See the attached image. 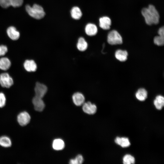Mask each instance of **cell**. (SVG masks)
<instances>
[{"instance_id": "1", "label": "cell", "mask_w": 164, "mask_h": 164, "mask_svg": "<svg viewBox=\"0 0 164 164\" xmlns=\"http://www.w3.org/2000/svg\"><path fill=\"white\" fill-rule=\"evenodd\" d=\"M145 22L148 25L157 24L159 21V15L155 7L149 5L148 8H145L142 10Z\"/></svg>"}, {"instance_id": "2", "label": "cell", "mask_w": 164, "mask_h": 164, "mask_svg": "<svg viewBox=\"0 0 164 164\" xmlns=\"http://www.w3.org/2000/svg\"><path fill=\"white\" fill-rule=\"evenodd\" d=\"M26 11L34 19H39L45 16V13L43 8L40 5L34 4L32 7L29 5L26 6Z\"/></svg>"}, {"instance_id": "3", "label": "cell", "mask_w": 164, "mask_h": 164, "mask_svg": "<svg viewBox=\"0 0 164 164\" xmlns=\"http://www.w3.org/2000/svg\"><path fill=\"white\" fill-rule=\"evenodd\" d=\"M107 41L111 45L120 44L122 43V39L117 31L112 30L108 34Z\"/></svg>"}, {"instance_id": "4", "label": "cell", "mask_w": 164, "mask_h": 164, "mask_svg": "<svg viewBox=\"0 0 164 164\" xmlns=\"http://www.w3.org/2000/svg\"><path fill=\"white\" fill-rule=\"evenodd\" d=\"M13 84V80L8 73H3L0 74V85L2 87L9 88Z\"/></svg>"}, {"instance_id": "5", "label": "cell", "mask_w": 164, "mask_h": 164, "mask_svg": "<svg viewBox=\"0 0 164 164\" xmlns=\"http://www.w3.org/2000/svg\"><path fill=\"white\" fill-rule=\"evenodd\" d=\"M35 96L43 98L47 93L48 88L45 84L37 82L34 88Z\"/></svg>"}, {"instance_id": "6", "label": "cell", "mask_w": 164, "mask_h": 164, "mask_svg": "<svg viewBox=\"0 0 164 164\" xmlns=\"http://www.w3.org/2000/svg\"><path fill=\"white\" fill-rule=\"evenodd\" d=\"M30 119V115L27 112L25 111L20 113L17 117V121L22 126L27 125L29 122Z\"/></svg>"}, {"instance_id": "7", "label": "cell", "mask_w": 164, "mask_h": 164, "mask_svg": "<svg viewBox=\"0 0 164 164\" xmlns=\"http://www.w3.org/2000/svg\"><path fill=\"white\" fill-rule=\"evenodd\" d=\"M34 109L36 111L40 112L42 111L45 107V104L43 98L35 96L32 100Z\"/></svg>"}, {"instance_id": "8", "label": "cell", "mask_w": 164, "mask_h": 164, "mask_svg": "<svg viewBox=\"0 0 164 164\" xmlns=\"http://www.w3.org/2000/svg\"><path fill=\"white\" fill-rule=\"evenodd\" d=\"M82 109L85 113L89 114H93L96 112V106L91 102H84L82 105Z\"/></svg>"}, {"instance_id": "9", "label": "cell", "mask_w": 164, "mask_h": 164, "mask_svg": "<svg viewBox=\"0 0 164 164\" xmlns=\"http://www.w3.org/2000/svg\"><path fill=\"white\" fill-rule=\"evenodd\" d=\"M23 67L25 69L27 72H34L37 69V65L33 60H26L23 63Z\"/></svg>"}, {"instance_id": "10", "label": "cell", "mask_w": 164, "mask_h": 164, "mask_svg": "<svg viewBox=\"0 0 164 164\" xmlns=\"http://www.w3.org/2000/svg\"><path fill=\"white\" fill-rule=\"evenodd\" d=\"M72 99L73 103L77 106L82 105L85 100L84 95L80 92L74 93L72 95Z\"/></svg>"}, {"instance_id": "11", "label": "cell", "mask_w": 164, "mask_h": 164, "mask_svg": "<svg viewBox=\"0 0 164 164\" xmlns=\"http://www.w3.org/2000/svg\"><path fill=\"white\" fill-rule=\"evenodd\" d=\"M159 36L155 37L154 39V43L158 46H162L164 43V28H160L158 31Z\"/></svg>"}, {"instance_id": "12", "label": "cell", "mask_w": 164, "mask_h": 164, "mask_svg": "<svg viewBox=\"0 0 164 164\" xmlns=\"http://www.w3.org/2000/svg\"><path fill=\"white\" fill-rule=\"evenodd\" d=\"M7 33L9 38L12 40H17L19 38V32L13 26L9 27L7 29Z\"/></svg>"}, {"instance_id": "13", "label": "cell", "mask_w": 164, "mask_h": 164, "mask_svg": "<svg viewBox=\"0 0 164 164\" xmlns=\"http://www.w3.org/2000/svg\"><path fill=\"white\" fill-rule=\"evenodd\" d=\"M100 27L104 30L110 29L111 25V21L109 18L107 16H103L100 18L99 20Z\"/></svg>"}, {"instance_id": "14", "label": "cell", "mask_w": 164, "mask_h": 164, "mask_svg": "<svg viewBox=\"0 0 164 164\" xmlns=\"http://www.w3.org/2000/svg\"><path fill=\"white\" fill-rule=\"evenodd\" d=\"M85 32L86 34L89 36H94L97 33V27L95 25L93 24H88L85 27Z\"/></svg>"}, {"instance_id": "15", "label": "cell", "mask_w": 164, "mask_h": 164, "mask_svg": "<svg viewBox=\"0 0 164 164\" xmlns=\"http://www.w3.org/2000/svg\"><path fill=\"white\" fill-rule=\"evenodd\" d=\"M11 65V61L8 58L2 57L0 58V69L7 70L10 68Z\"/></svg>"}, {"instance_id": "16", "label": "cell", "mask_w": 164, "mask_h": 164, "mask_svg": "<svg viewBox=\"0 0 164 164\" xmlns=\"http://www.w3.org/2000/svg\"><path fill=\"white\" fill-rule=\"evenodd\" d=\"M114 141L116 144L123 148L127 147L130 145V143L127 138L117 137L115 138Z\"/></svg>"}, {"instance_id": "17", "label": "cell", "mask_w": 164, "mask_h": 164, "mask_svg": "<svg viewBox=\"0 0 164 164\" xmlns=\"http://www.w3.org/2000/svg\"><path fill=\"white\" fill-rule=\"evenodd\" d=\"M128 53L126 50H118L116 51L115 53V56L116 59L118 60L124 62L127 59Z\"/></svg>"}, {"instance_id": "18", "label": "cell", "mask_w": 164, "mask_h": 164, "mask_svg": "<svg viewBox=\"0 0 164 164\" xmlns=\"http://www.w3.org/2000/svg\"><path fill=\"white\" fill-rule=\"evenodd\" d=\"M88 47V44L85 39L82 37H80L78 39L77 44V47L80 51L83 52L85 51Z\"/></svg>"}, {"instance_id": "19", "label": "cell", "mask_w": 164, "mask_h": 164, "mask_svg": "<svg viewBox=\"0 0 164 164\" xmlns=\"http://www.w3.org/2000/svg\"><path fill=\"white\" fill-rule=\"evenodd\" d=\"M147 92L144 88L139 89L136 92L135 95L136 98L139 101H143L147 97Z\"/></svg>"}, {"instance_id": "20", "label": "cell", "mask_w": 164, "mask_h": 164, "mask_svg": "<svg viewBox=\"0 0 164 164\" xmlns=\"http://www.w3.org/2000/svg\"><path fill=\"white\" fill-rule=\"evenodd\" d=\"M154 104L157 109H162L164 105L163 97L161 95L157 96L154 101Z\"/></svg>"}, {"instance_id": "21", "label": "cell", "mask_w": 164, "mask_h": 164, "mask_svg": "<svg viewBox=\"0 0 164 164\" xmlns=\"http://www.w3.org/2000/svg\"><path fill=\"white\" fill-rule=\"evenodd\" d=\"M65 144L64 141L61 139L58 138L54 140L52 144L53 148L56 150L63 149L64 147Z\"/></svg>"}, {"instance_id": "22", "label": "cell", "mask_w": 164, "mask_h": 164, "mask_svg": "<svg viewBox=\"0 0 164 164\" xmlns=\"http://www.w3.org/2000/svg\"><path fill=\"white\" fill-rule=\"evenodd\" d=\"M72 18L76 20L80 19L82 16V13L80 9L77 6L73 7L71 11Z\"/></svg>"}, {"instance_id": "23", "label": "cell", "mask_w": 164, "mask_h": 164, "mask_svg": "<svg viewBox=\"0 0 164 164\" xmlns=\"http://www.w3.org/2000/svg\"><path fill=\"white\" fill-rule=\"evenodd\" d=\"M12 142L10 139L6 136H2L0 137V145L7 148L11 146Z\"/></svg>"}, {"instance_id": "24", "label": "cell", "mask_w": 164, "mask_h": 164, "mask_svg": "<svg viewBox=\"0 0 164 164\" xmlns=\"http://www.w3.org/2000/svg\"><path fill=\"white\" fill-rule=\"evenodd\" d=\"M123 162L124 164H133L135 163V160L134 157L132 155L126 154L123 157Z\"/></svg>"}, {"instance_id": "25", "label": "cell", "mask_w": 164, "mask_h": 164, "mask_svg": "<svg viewBox=\"0 0 164 164\" xmlns=\"http://www.w3.org/2000/svg\"><path fill=\"white\" fill-rule=\"evenodd\" d=\"M83 161V156L80 155H79L74 159H70L69 163L71 164H81Z\"/></svg>"}, {"instance_id": "26", "label": "cell", "mask_w": 164, "mask_h": 164, "mask_svg": "<svg viewBox=\"0 0 164 164\" xmlns=\"http://www.w3.org/2000/svg\"><path fill=\"white\" fill-rule=\"evenodd\" d=\"M10 6L14 7L21 6L22 4L23 0H9Z\"/></svg>"}, {"instance_id": "27", "label": "cell", "mask_w": 164, "mask_h": 164, "mask_svg": "<svg viewBox=\"0 0 164 164\" xmlns=\"http://www.w3.org/2000/svg\"><path fill=\"white\" fill-rule=\"evenodd\" d=\"M6 102V98L5 94L2 92H0V108L4 107Z\"/></svg>"}, {"instance_id": "28", "label": "cell", "mask_w": 164, "mask_h": 164, "mask_svg": "<svg viewBox=\"0 0 164 164\" xmlns=\"http://www.w3.org/2000/svg\"><path fill=\"white\" fill-rule=\"evenodd\" d=\"M8 51V49L6 46L4 45H0V56L5 55Z\"/></svg>"}]
</instances>
